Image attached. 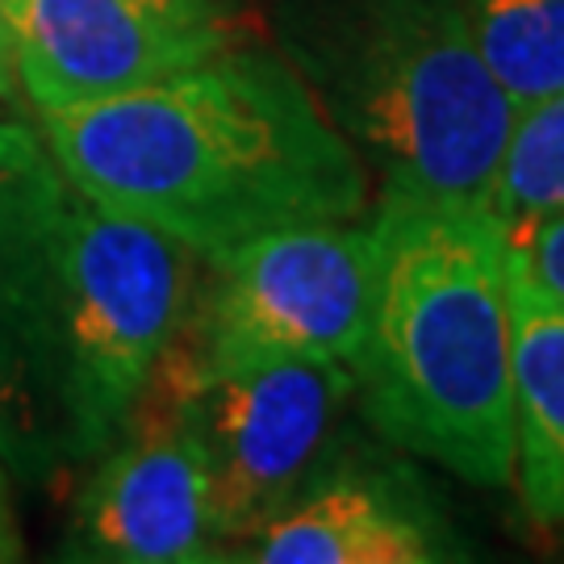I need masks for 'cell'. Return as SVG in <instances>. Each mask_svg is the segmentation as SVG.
<instances>
[{"label":"cell","mask_w":564,"mask_h":564,"mask_svg":"<svg viewBox=\"0 0 564 564\" xmlns=\"http://www.w3.org/2000/svg\"><path fill=\"white\" fill-rule=\"evenodd\" d=\"M514 481L540 527L564 531V302L510 260Z\"/></svg>","instance_id":"cell-11"},{"label":"cell","mask_w":564,"mask_h":564,"mask_svg":"<svg viewBox=\"0 0 564 564\" xmlns=\"http://www.w3.org/2000/svg\"><path fill=\"white\" fill-rule=\"evenodd\" d=\"M21 84H18V63H13V30H9V13H4V0H0V105L18 101Z\"/></svg>","instance_id":"cell-16"},{"label":"cell","mask_w":564,"mask_h":564,"mask_svg":"<svg viewBox=\"0 0 564 564\" xmlns=\"http://www.w3.org/2000/svg\"><path fill=\"white\" fill-rule=\"evenodd\" d=\"M377 272L351 360L389 444L481 489L514 481L510 247L489 205L381 193Z\"/></svg>","instance_id":"cell-2"},{"label":"cell","mask_w":564,"mask_h":564,"mask_svg":"<svg viewBox=\"0 0 564 564\" xmlns=\"http://www.w3.org/2000/svg\"><path fill=\"white\" fill-rule=\"evenodd\" d=\"M485 67L514 109L564 88V0H460Z\"/></svg>","instance_id":"cell-12"},{"label":"cell","mask_w":564,"mask_h":564,"mask_svg":"<svg viewBox=\"0 0 564 564\" xmlns=\"http://www.w3.org/2000/svg\"><path fill=\"white\" fill-rule=\"evenodd\" d=\"M181 347L197 368L268 360H356L377 242L368 223L263 230L205 260Z\"/></svg>","instance_id":"cell-6"},{"label":"cell","mask_w":564,"mask_h":564,"mask_svg":"<svg viewBox=\"0 0 564 564\" xmlns=\"http://www.w3.org/2000/svg\"><path fill=\"white\" fill-rule=\"evenodd\" d=\"M564 209V88L514 113L489 214L506 235Z\"/></svg>","instance_id":"cell-13"},{"label":"cell","mask_w":564,"mask_h":564,"mask_svg":"<svg viewBox=\"0 0 564 564\" xmlns=\"http://www.w3.org/2000/svg\"><path fill=\"white\" fill-rule=\"evenodd\" d=\"M0 118H4V113H0Z\"/></svg>","instance_id":"cell-17"},{"label":"cell","mask_w":564,"mask_h":564,"mask_svg":"<svg viewBox=\"0 0 564 564\" xmlns=\"http://www.w3.org/2000/svg\"><path fill=\"white\" fill-rule=\"evenodd\" d=\"M506 247H510V260L519 263L531 281L564 302V209L506 235Z\"/></svg>","instance_id":"cell-14"},{"label":"cell","mask_w":564,"mask_h":564,"mask_svg":"<svg viewBox=\"0 0 564 564\" xmlns=\"http://www.w3.org/2000/svg\"><path fill=\"white\" fill-rule=\"evenodd\" d=\"M39 134L84 197L197 260L368 209V167L272 51L230 46L172 80L39 113Z\"/></svg>","instance_id":"cell-1"},{"label":"cell","mask_w":564,"mask_h":564,"mask_svg":"<svg viewBox=\"0 0 564 564\" xmlns=\"http://www.w3.org/2000/svg\"><path fill=\"white\" fill-rule=\"evenodd\" d=\"M197 256L151 226L109 214L67 184L55 223L51 356L63 456L97 460L134 414L151 372L181 339Z\"/></svg>","instance_id":"cell-4"},{"label":"cell","mask_w":564,"mask_h":564,"mask_svg":"<svg viewBox=\"0 0 564 564\" xmlns=\"http://www.w3.org/2000/svg\"><path fill=\"white\" fill-rule=\"evenodd\" d=\"M67 184L39 130L0 118V456L18 477L67 464L51 356L55 223Z\"/></svg>","instance_id":"cell-8"},{"label":"cell","mask_w":564,"mask_h":564,"mask_svg":"<svg viewBox=\"0 0 564 564\" xmlns=\"http://www.w3.org/2000/svg\"><path fill=\"white\" fill-rule=\"evenodd\" d=\"M235 561L256 564H440L460 561L447 523L389 473H330L305 485Z\"/></svg>","instance_id":"cell-10"},{"label":"cell","mask_w":564,"mask_h":564,"mask_svg":"<svg viewBox=\"0 0 564 564\" xmlns=\"http://www.w3.org/2000/svg\"><path fill=\"white\" fill-rule=\"evenodd\" d=\"M25 556V540L18 527V506H13V489H9V464L0 456V564H13Z\"/></svg>","instance_id":"cell-15"},{"label":"cell","mask_w":564,"mask_h":564,"mask_svg":"<svg viewBox=\"0 0 564 564\" xmlns=\"http://www.w3.org/2000/svg\"><path fill=\"white\" fill-rule=\"evenodd\" d=\"M284 59L384 193L489 205L519 109L460 0H302Z\"/></svg>","instance_id":"cell-3"},{"label":"cell","mask_w":564,"mask_h":564,"mask_svg":"<svg viewBox=\"0 0 564 564\" xmlns=\"http://www.w3.org/2000/svg\"><path fill=\"white\" fill-rule=\"evenodd\" d=\"M39 113L109 101L239 46L235 0H4Z\"/></svg>","instance_id":"cell-7"},{"label":"cell","mask_w":564,"mask_h":564,"mask_svg":"<svg viewBox=\"0 0 564 564\" xmlns=\"http://www.w3.org/2000/svg\"><path fill=\"white\" fill-rule=\"evenodd\" d=\"M59 556L88 564L223 561L205 460L155 377L113 447L97 456Z\"/></svg>","instance_id":"cell-9"},{"label":"cell","mask_w":564,"mask_h":564,"mask_svg":"<svg viewBox=\"0 0 564 564\" xmlns=\"http://www.w3.org/2000/svg\"><path fill=\"white\" fill-rule=\"evenodd\" d=\"M202 452L223 561L318 477L330 431L356 393L351 364L268 360L197 368L172 343L151 372Z\"/></svg>","instance_id":"cell-5"}]
</instances>
